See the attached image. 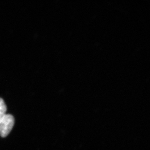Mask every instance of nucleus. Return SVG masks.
<instances>
[{"label":"nucleus","instance_id":"nucleus-1","mask_svg":"<svg viewBox=\"0 0 150 150\" xmlns=\"http://www.w3.org/2000/svg\"><path fill=\"white\" fill-rule=\"evenodd\" d=\"M14 123V117L6 114L0 120V136L3 137H7L13 128Z\"/></svg>","mask_w":150,"mask_h":150},{"label":"nucleus","instance_id":"nucleus-2","mask_svg":"<svg viewBox=\"0 0 150 150\" xmlns=\"http://www.w3.org/2000/svg\"><path fill=\"white\" fill-rule=\"evenodd\" d=\"M7 107L4 100L0 98V120L2 119L6 114Z\"/></svg>","mask_w":150,"mask_h":150}]
</instances>
